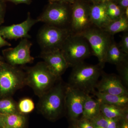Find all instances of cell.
Listing matches in <instances>:
<instances>
[{"instance_id": "34", "label": "cell", "mask_w": 128, "mask_h": 128, "mask_svg": "<svg viewBox=\"0 0 128 128\" xmlns=\"http://www.w3.org/2000/svg\"><path fill=\"white\" fill-rule=\"evenodd\" d=\"M76 0H49V2H60L72 4Z\"/></svg>"}, {"instance_id": "14", "label": "cell", "mask_w": 128, "mask_h": 128, "mask_svg": "<svg viewBox=\"0 0 128 128\" xmlns=\"http://www.w3.org/2000/svg\"><path fill=\"white\" fill-rule=\"evenodd\" d=\"M40 57L50 71L57 78H60L69 67L60 50L41 52Z\"/></svg>"}, {"instance_id": "19", "label": "cell", "mask_w": 128, "mask_h": 128, "mask_svg": "<svg viewBox=\"0 0 128 128\" xmlns=\"http://www.w3.org/2000/svg\"><path fill=\"white\" fill-rule=\"evenodd\" d=\"M100 102L98 99H93L87 94L85 99L82 118L90 120L101 113Z\"/></svg>"}, {"instance_id": "42", "label": "cell", "mask_w": 128, "mask_h": 128, "mask_svg": "<svg viewBox=\"0 0 128 128\" xmlns=\"http://www.w3.org/2000/svg\"><path fill=\"white\" fill-rule=\"evenodd\" d=\"M112 1L115 2L117 0H111Z\"/></svg>"}, {"instance_id": "31", "label": "cell", "mask_w": 128, "mask_h": 128, "mask_svg": "<svg viewBox=\"0 0 128 128\" xmlns=\"http://www.w3.org/2000/svg\"><path fill=\"white\" fill-rule=\"evenodd\" d=\"M114 2L119 6L124 12L128 8V0H117Z\"/></svg>"}, {"instance_id": "20", "label": "cell", "mask_w": 128, "mask_h": 128, "mask_svg": "<svg viewBox=\"0 0 128 128\" xmlns=\"http://www.w3.org/2000/svg\"><path fill=\"white\" fill-rule=\"evenodd\" d=\"M100 112L108 118H118L128 120V106L122 108L101 103Z\"/></svg>"}, {"instance_id": "33", "label": "cell", "mask_w": 128, "mask_h": 128, "mask_svg": "<svg viewBox=\"0 0 128 128\" xmlns=\"http://www.w3.org/2000/svg\"><path fill=\"white\" fill-rule=\"evenodd\" d=\"M11 46V44L9 43L0 34V48L4 46Z\"/></svg>"}, {"instance_id": "10", "label": "cell", "mask_w": 128, "mask_h": 128, "mask_svg": "<svg viewBox=\"0 0 128 128\" xmlns=\"http://www.w3.org/2000/svg\"><path fill=\"white\" fill-rule=\"evenodd\" d=\"M32 42L28 38H22L17 46L2 50V54L6 63L17 66L32 63L34 58L31 55Z\"/></svg>"}, {"instance_id": "30", "label": "cell", "mask_w": 128, "mask_h": 128, "mask_svg": "<svg viewBox=\"0 0 128 128\" xmlns=\"http://www.w3.org/2000/svg\"><path fill=\"white\" fill-rule=\"evenodd\" d=\"M5 2L0 0V25L4 22L6 12V5Z\"/></svg>"}, {"instance_id": "25", "label": "cell", "mask_w": 128, "mask_h": 128, "mask_svg": "<svg viewBox=\"0 0 128 128\" xmlns=\"http://www.w3.org/2000/svg\"><path fill=\"white\" fill-rule=\"evenodd\" d=\"M117 69L119 73L120 78L123 84L128 86V61L124 62L116 66Z\"/></svg>"}, {"instance_id": "23", "label": "cell", "mask_w": 128, "mask_h": 128, "mask_svg": "<svg viewBox=\"0 0 128 128\" xmlns=\"http://www.w3.org/2000/svg\"><path fill=\"white\" fill-rule=\"evenodd\" d=\"M106 3L107 12L111 20L118 19L124 15L123 11L116 2L111 0Z\"/></svg>"}, {"instance_id": "32", "label": "cell", "mask_w": 128, "mask_h": 128, "mask_svg": "<svg viewBox=\"0 0 128 128\" xmlns=\"http://www.w3.org/2000/svg\"><path fill=\"white\" fill-rule=\"evenodd\" d=\"M10 2L14 3L16 4H30L32 2V0H6V2Z\"/></svg>"}, {"instance_id": "39", "label": "cell", "mask_w": 128, "mask_h": 128, "mask_svg": "<svg viewBox=\"0 0 128 128\" xmlns=\"http://www.w3.org/2000/svg\"><path fill=\"white\" fill-rule=\"evenodd\" d=\"M4 62V61H3V58L1 56H0V63H1V62Z\"/></svg>"}, {"instance_id": "6", "label": "cell", "mask_w": 128, "mask_h": 128, "mask_svg": "<svg viewBox=\"0 0 128 128\" xmlns=\"http://www.w3.org/2000/svg\"><path fill=\"white\" fill-rule=\"evenodd\" d=\"M71 34L66 28L45 24L40 29L37 35L38 43L41 52L60 50L64 42Z\"/></svg>"}, {"instance_id": "36", "label": "cell", "mask_w": 128, "mask_h": 128, "mask_svg": "<svg viewBox=\"0 0 128 128\" xmlns=\"http://www.w3.org/2000/svg\"><path fill=\"white\" fill-rule=\"evenodd\" d=\"M0 128H4V124L2 121V116L0 114Z\"/></svg>"}, {"instance_id": "29", "label": "cell", "mask_w": 128, "mask_h": 128, "mask_svg": "<svg viewBox=\"0 0 128 128\" xmlns=\"http://www.w3.org/2000/svg\"><path fill=\"white\" fill-rule=\"evenodd\" d=\"M107 128H119L120 123L121 119L118 118H107Z\"/></svg>"}, {"instance_id": "37", "label": "cell", "mask_w": 128, "mask_h": 128, "mask_svg": "<svg viewBox=\"0 0 128 128\" xmlns=\"http://www.w3.org/2000/svg\"><path fill=\"white\" fill-rule=\"evenodd\" d=\"M83 0L91 2L92 3V4L98 3V2H100V0Z\"/></svg>"}, {"instance_id": "2", "label": "cell", "mask_w": 128, "mask_h": 128, "mask_svg": "<svg viewBox=\"0 0 128 128\" xmlns=\"http://www.w3.org/2000/svg\"><path fill=\"white\" fill-rule=\"evenodd\" d=\"M102 73L99 65L87 64L83 62L73 67L67 85L89 94L95 90Z\"/></svg>"}, {"instance_id": "41", "label": "cell", "mask_w": 128, "mask_h": 128, "mask_svg": "<svg viewBox=\"0 0 128 128\" xmlns=\"http://www.w3.org/2000/svg\"><path fill=\"white\" fill-rule=\"evenodd\" d=\"M1 0L2 1L4 2H6V0Z\"/></svg>"}, {"instance_id": "12", "label": "cell", "mask_w": 128, "mask_h": 128, "mask_svg": "<svg viewBox=\"0 0 128 128\" xmlns=\"http://www.w3.org/2000/svg\"><path fill=\"white\" fill-rule=\"evenodd\" d=\"M39 22L37 19L31 17L30 12L28 13L26 19L22 23L0 27V34L4 39L17 40L31 38L28 34L32 28Z\"/></svg>"}, {"instance_id": "4", "label": "cell", "mask_w": 128, "mask_h": 128, "mask_svg": "<svg viewBox=\"0 0 128 128\" xmlns=\"http://www.w3.org/2000/svg\"><path fill=\"white\" fill-rule=\"evenodd\" d=\"M25 86V71L6 62L0 63V98L12 96Z\"/></svg>"}, {"instance_id": "17", "label": "cell", "mask_w": 128, "mask_h": 128, "mask_svg": "<svg viewBox=\"0 0 128 128\" xmlns=\"http://www.w3.org/2000/svg\"><path fill=\"white\" fill-rule=\"evenodd\" d=\"M1 115L4 128H27L28 120L26 114L18 112Z\"/></svg>"}, {"instance_id": "7", "label": "cell", "mask_w": 128, "mask_h": 128, "mask_svg": "<svg viewBox=\"0 0 128 128\" xmlns=\"http://www.w3.org/2000/svg\"><path fill=\"white\" fill-rule=\"evenodd\" d=\"M77 34L87 40L92 52L98 59V65L103 67L106 54L112 41L111 35L102 29L90 28Z\"/></svg>"}, {"instance_id": "24", "label": "cell", "mask_w": 128, "mask_h": 128, "mask_svg": "<svg viewBox=\"0 0 128 128\" xmlns=\"http://www.w3.org/2000/svg\"><path fill=\"white\" fill-rule=\"evenodd\" d=\"M18 112L23 114H28L34 110L35 105L33 101L29 98L21 99L18 103Z\"/></svg>"}, {"instance_id": "8", "label": "cell", "mask_w": 128, "mask_h": 128, "mask_svg": "<svg viewBox=\"0 0 128 128\" xmlns=\"http://www.w3.org/2000/svg\"><path fill=\"white\" fill-rule=\"evenodd\" d=\"M66 3L49 2L44 10L36 18L38 22L46 25L57 27L66 28V26L71 20V9Z\"/></svg>"}, {"instance_id": "11", "label": "cell", "mask_w": 128, "mask_h": 128, "mask_svg": "<svg viewBox=\"0 0 128 128\" xmlns=\"http://www.w3.org/2000/svg\"><path fill=\"white\" fill-rule=\"evenodd\" d=\"M72 5V28L77 34L89 28L92 24L90 18V6L82 0H76Z\"/></svg>"}, {"instance_id": "3", "label": "cell", "mask_w": 128, "mask_h": 128, "mask_svg": "<svg viewBox=\"0 0 128 128\" xmlns=\"http://www.w3.org/2000/svg\"><path fill=\"white\" fill-rule=\"evenodd\" d=\"M25 72L26 86L32 88L39 98L49 90L60 79L50 71L44 61L27 68Z\"/></svg>"}, {"instance_id": "40", "label": "cell", "mask_w": 128, "mask_h": 128, "mask_svg": "<svg viewBox=\"0 0 128 128\" xmlns=\"http://www.w3.org/2000/svg\"><path fill=\"white\" fill-rule=\"evenodd\" d=\"M71 128H79L75 124H74Z\"/></svg>"}, {"instance_id": "13", "label": "cell", "mask_w": 128, "mask_h": 128, "mask_svg": "<svg viewBox=\"0 0 128 128\" xmlns=\"http://www.w3.org/2000/svg\"><path fill=\"white\" fill-rule=\"evenodd\" d=\"M102 78L96 86L97 92L117 95L128 96V92L119 77L111 74L102 73Z\"/></svg>"}, {"instance_id": "5", "label": "cell", "mask_w": 128, "mask_h": 128, "mask_svg": "<svg viewBox=\"0 0 128 128\" xmlns=\"http://www.w3.org/2000/svg\"><path fill=\"white\" fill-rule=\"evenodd\" d=\"M69 67L83 63L91 54L89 43L84 38L78 34H71L66 38L60 50Z\"/></svg>"}, {"instance_id": "18", "label": "cell", "mask_w": 128, "mask_h": 128, "mask_svg": "<svg viewBox=\"0 0 128 128\" xmlns=\"http://www.w3.org/2000/svg\"><path fill=\"white\" fill-rule=\"evenodd\" d=\"M128 56L121 50L116 42L112 40L106 54L105 63L118 66L127 61Z\"/></svg>"}, {"instance_id": "22", "label": "cell", "mask_w": 128, "mask_h": 128, "mask_svg": "<svg viewBox=\"0 0 128 128\" xmlns=\"http://www.w3.org/2000/svg\"><path fill=\"white\" fill-rule=\"evenodd\" d=\"M11 97L0 99V114L6 115L19 112L17 102Z\"/></svg>"}, {"instance_id": "26", "label": "cell", "mask_w": 128, "mask_h": 128, "mask_svg": "<svg viewBox=\"0 0 128 128\" xmlns=\"http://www.w3.org/2000/svg\"><path fill=\"white\" fill-rule=\"evenodd\" d=\"M90 121L94 128H107V118L101 113Z\"/></svg>"}, {"instance_id": "1", "label": "cell", "mask_w": 128, "mask_h": 128, "mask_svg": "<svg viewBox=\"0 0 128 128\" xmlns=\"http://www.w3.org/2000/svg\"><path fill=\"white\" fill-rule=\"evenodd\" d=\"M59 80L54 86L39 97L37 104L38 110L50 121H55L65 111L66 86Z\"/></svg>"}, {"instance_id": "35", "label": "cell", "mask_w": 128, "mask_h": 128, "mask_svg": "<svg viewBox=\"0 0 128 128\" xmlns=\"http://www.w3.org/2000/svg\"><path fill=\"white\" fill-rule=\"evenodd\" d=\"M119 128H128V121L122 118L120 121Z\"/></svg>"}, {"instance_id": "28", "label": "cell", "mask_w": 128, "mask_h": 128, "mask_svg": "<svg viewBox=\"0 0 128 128\" xmlns=\"http://www.w3.org/2000/svg\"><path fill=\"white\" fill-rule=\"evenodd\" d=\"M74 124L79 128H94L89 120L81 118Z\"/></svg>"}, {"instance_id": "15", "label": "cell", "mask_w": 128, "mask_h": 128, "mask_svg": "<svg viewBox=\"0 0 128 128\" xmlns=\"http://www.w3.org/2000/svg\"><path fill=\"white\" fill-rule=\"evenodd\" d=\"M90 16L92 24L103 30L112 22L107 12L106 3L92 4L90 7Z\"/></svg>"}, {"instance_id": "27", "label": "cell", "mask_w": 128, "mask_h": 128, "mask_svg": "<svg viewBox=\"0 0 128 128\" xmlns=\"http://www.w3.org/2000/svg\"><path fill=\"white\" fill-rule=\"evenodd\" d=\"M119 46L121 50L126 54H128V32H124L122 36Z\"/></svg>"}, {"instance_id": "16", "label": "cell", "mask_w": 128, "mask_h": 128, "mask_svg": "<svg viewBox=\"0 0 128 128\" xmlns=\"http://www.w3.org/2000/svg\"><path fill=\"white\" fill-rule=\"evenodd\" d=\"M101 103L124 108L128 106V96L102 93L94 91L92 92Z\"/></svg>"}, {"instance_id": "38", "label": "cell", "mask_w": 128, "mask_h": 128, "mask_svg": "<svg viewBox=\"0 0 128 128\" xmlns=\"http://www.w3.org/2000/svg\"><path fill=\"white\" fill-rule=\"evenodd\" d=\"M111 0H100L99 2H103V3H106L108 2L111 1Z\"/></svg>"}, {"instance_id": "21", "label": "cell", "mask_w": 128, "mask_h": 128, "mask_svg": "<svg viewBox=\"0 0 128 128\" xmlns=\"http://www.w3.org/2000/svg\"><path fill=\"white\" fill-rule=\"evenodd\" d=\"M128 18L123 15L119 18L112 21L103 29V31L110 35L128 32Z\"/></svg>"}, {"instance_id": "9", "label": "cell", "mask_w": 128, "mask_h": 128, "mask_svg": "<svg viewBox=\"0 0 128 128\" xmlns=\"http://www.w3.org/2000/svg\"><path fill=\"white\" fill-rule=\"evenodd\" d=\"M84 92L66 86L65 111L70 119L75 124L82 116L86 95Z\"/></svg>"}]
</instances>
